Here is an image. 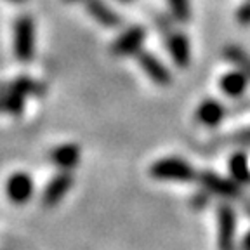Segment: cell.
Masks as SVG:
<instances>
[{"instance_id":"277c9868","label":"cell","mask_w":250,"mask_h":250,"mask_svg":"<svg viewBox=\"0 0 250 250\" xmlns=\"http://www.w3.org/2000/svg\"><path fill=\"white\" fill-rule=\"evenodd\" d=\"M236 236V214L229 205L217 208V247L219 250H234Z\"/></svg>"},{"instance_id":"8fae6325","label":"cell","mask_w":250,"mask_h":250,"mask_svg":"<svg viewBox=\"0 0 250 250\" xmlns=\"http://www.w3.org/2000/svg\"><path fill=\"white\" fill-rule=\"evenodd\" d=\"M249 80L250 78L243 71L233 70L219 78V87L229 98H240V96L245 94L247 87H249Z\"/></svg>"},{"instance_id":"5b68a950","label":"cell","mask_w":250,"mask_h":250,"mask_svg":"<svg viewBox=\"0 0 250 250\" xmlns=\"http://www.w3.org/2000/svg\"><path fill=\"white\" fill-rule=\"evenodd\" d=\"M198 181L205 191L212 193L215 196H223V198H238L242 195L238 188V183L233 179H224V177L217 176L215 172H202L198 176Z\"/></svg>"},{"instance_id":"8992f818","label":"cell","mask_w":250,"mask_h":250,"mask_svg":"<svg viewBox=\"0 0 250 250\" xmlns=\"http://www.w3.org/2000/svg\"><path fill=\"white\" fill-rule=\"evenodd\" d=\"M73 186V174L70 170H61L59 174H56L49 184L45 186L43 189V195H42V203L45 207H54L61 202L66 193L71 189Z\"/></svg>"},{"instance_id":"6da1fadb","label":"cell","mask_w":250,"mask_h":250,"mask_svg":"<svg viewBox=\"0 0 250 250\" xmlns=\"http://www.w3.org/2000/svg\"><path fill=\"white\" fill-rule=\"evenodd\" d=\"M149 174L158 181H172V183H189L196 177L191 164L177 156H167L155 162L149 167Z\"/></svg>"},{"instance_id":"9c48e42d","label":"cell","mask_w":250,"mask_h":250,"mask_svg":"<svg viewBox=\"0 0 250 250\" xmlns=\"http://www.w3.org/2000/svg\"><path fill=\"white\" fill-rule=\"evenodd\" d=\"M5 191L12 203H18V205L26 203L33 195V179L24 172H16L9 177Z\"/></svg>"},{"instance_id":"d6986e66","label":"cell","mask_w":250,"mask_h":250,"mask_svg":"<svg viewBox=\"0 0 250 250\" xmlns=\"http://www.w3.org/2000/svg\"><path fill=\"white\" fill-rule=\"evenodd\" d=\"M11 2H18L20 4V2H24V0H11Z\"/></svg>"},{"instance_id":"30bf717a","label":"cell","mask_w":250,"mask_h":250,"mask_svg":"<svg viewBox=\"0 0 250 250\" xmlns=\"http://www.w3.org/2000/svg\"><path fill=\"white\" fill-rule=\"evenodd\" d=\"M226 118V106L217 99H203L196 108V120L205 127H217Z\"/></svg>"},{"instance_id":"7a4b0ae2","label":"cell","mask_w":250,"mask_h":250,"mask_svg":"<svg viewBox=\"0 0 250 250\" xmlns=\"http://www.w3.org/2000/svg\"><path fill=\"white\" fill-rule=\"evenodd\" d=\"M14 52L23 62L33 59L35 54V23L30 16H21L14 24Z\"/></svg>"},{"instance_id":"7c38bea8","label":"cell","mask_w":250,"mask_h":250,"mask_svg":"<svg viewBox=\"0 0 250 250\" xmlns=\"http://www.w3.org/2000/svg\"><path fill=\"white\" fill-rule=\"evenodd\" d=\"M51 162L61 170H71L80 162V148L73 143H66L51 151Z\"/></svg>"},{"instance_id":"3957f363","label":"cell","mask_w":250,"mask_h":250,"mask_svg":"<svg viewBox=\"0 0 250 250\" xmlns=\"http://www.w3.org/2000/svg\"><path fill=\"white\" fill-rule=\"evenodd\" d=\"M146 30L143 26H130L117 37L111 45V52L117 58H127V56H137L141 47L145 43Z\"/></svg>"},{"instance_id":"4fadbf2b","label":"cell","mask_w":250,"mask_h":250,"mask_svg":"<svg viewBox=\"0 0 250 250\" xmlns=\"http://www.w3.org/2000/svg\"><path fill=\"white\" fill-rule=\"evenodd\" d=\"M83 5H85L87 12L92 16L98 23L104 24V26H117L120 23V18L111 7L103 2V0H82Z\"/></svg>"},{"instance_id":"ffe728a7","label":"cell","mask_w":250,"mask_h":250,"mask_svg":"<svg viewBox=\"0 0 250 250\" xmlns=\"http://www.w3.org/2000/svg\"><path fill=\"white\" fill-rule=\"evenodd\" d=\"M120 2H130V0H120Z\"/></svg>"},{"instance_id":"ac0fdd59","label":"cell","mask_w":250,"mask_h":250,"mask_svg":"<svg viewBox=\"0 0 250 250\" xmlns=\"http://www.w3.org/2000/svg\"><path fill=\"white\" fill-rule=\"evenodd\" d=\"M243 250H250V231L245 234V238H243Z\"/></svg>"},{"instance_id":"ba28073f","label":"cell","mask_w":250,"mask_h":250,"mask_svg":"<svg viewBox=\"0 0 250 250\" xmlns=\"http://www.w3.org/2000/svg\"><path fill=\"white\" fill-rule=\"evenodd\" d=\"M165 43H167L172 61L179 68H186L191 61V47H189L188 37L183 31H168L165 35Z\"/></svg>"},{"instance_id":"2e32d148","label":"cell","mask_w":250,"mask_h":250,"mask_svg":"<svg viewBox=\"0 0 250 250\" xmlns=\"http://www.w3.org/2000/svg\"><path fill=\"white\" fill-rule=\"evenodd\" d=\"M168 7H170L172 16L181 23H186L191 18V5L189 0H167Z\"/></svg>"},{"instance_id":"5bb4252c","label":"cell","mask_w":250,"mask_h":250,"mask_svg":"<svg viewBox=\"0 0 250 250\" xmlns=\"http://www.w3.org/2000/svg\"><path fill=\"white\" fill-rule=\"evenodd\" d=\"M229 172L238 184H250V167L245 153L238 151L229 158Z\"/></svg>"},{"instance_id":"52a82bcc","label":"cell","mask_w":250,"mask_h":250,"mask_svg":"<svg viewBox=\"0 0 250 250\" xmlns=\"http://www.w3.org/2000/svg\"><path fill=\"white\" fill-rule=\"evenodd\" d=\"M136 58H137V62H139L141 70L145 71V73L148 75L149 80H153L156 85L167 87L168 83L172 82L170 71L167 70V66H165L164 62L156 58L155 54L146 52V51H141Z\"/></svg>"},{"instance_id":"9a60e30c","label":"cell","mask_w":250,"mask_h":250,"mask_svg":"<svg viewBox=\"0 0 250 250\" xmlns=\"http://www.w3.org/2000/svg\"><path fill=\"white\" fill-rule=\"evenodd\" d=\"M224 58L233 64L236 70L243 71L250 78V54L243 51L238 45H226L224 47Z\"/></svg>"},{"instance_id":"e0dca14e","label":"cell","mask_w":250,"mask_h":250,"mask_svg":"<svg viewBox=\"0 0 250 250\" xmlns=\"http://www.w3.org/2000/svg\"><path fill=\"white\" fill-rule=\"evenodd\" d=\"M236 21L242 26H249L250 24V0H245L236 11Z\"/></svg>"}]
</instances>
